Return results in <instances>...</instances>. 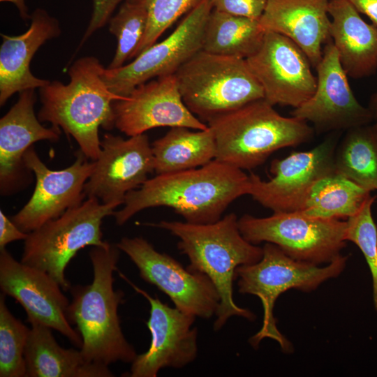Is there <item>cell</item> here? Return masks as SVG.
Here are the masks:
<instances>
[{
  "instance_id": "d4e9b609",
  "label": "cell",
  "mask_w": 377,
  "mask_h": 377,
  "mask_svg": "<svg viewBox=\"0 0 377 377\" xmlns=\"http://www.w3.org/2000/svg\"><path fill=\"white\" fill-rule=\"evenodd\" d=\"M182 126L172 127L152 145L154 172L163 175L201 167L216 157L214 132L208 126L193 131Z\"/></svg>"
},
{
  "instance_id": "cb8c5ba5",
  "label": "cell",
  "mask_w": 377,
  "mask_h": 377,
  "mask_svg": "<svg viewBox=\"0 0 377 377\" xmlns=\"http://www.w3.org/2000/svg\"><path fill=\"white\" fill-rule=\"evenodd\" d=\"M31 324L24 350L26 377H112L105 365L87 361L80 350L64 348L50 327L37 321Z\"/></svg>"
},
{
  "instance_id": "30bf717a",
  "label": "cell",
  "mask_w": 377,
  "mask_h": 377,
  "mask_svg": "<svg viewBox=\"0 0 377 377\" xmlns=\"http://www.w3.org/2000/svg\"><path fill=\"white\" fill-rule=\"evenodd\" d=\"M117 245L138 267L140 277L168 296L179 311L203 319L216 314L220 297L206 274L184 267L142 237H125Z\"/></svg>"
},
{
  "instance_id": "4fadbf2b",
  "label": "cell",
  "mask_w": 377,
  "mask_h": 377,
  "mask_svg": "<svg viewBox=\"0 0 377 377\" xmlns=\"http://www.w3.org/2000/svg\"><path fill=\"white\" fill-rule=\"evenodd\" d=\"M119 274L149 303L146 324L151 338L149 349L137 355L129 371L122 376L156 377L163 368L181 369L193 362L198 355V330L193 327L196 317L169 306L138 287L121 272Z\"/></svg>"
},
{
  "instance_id": "836d02e7",
  "label": "cell",
  "mask_w": 377,
  "mask_h": 377,
  "mask_svg": "<svg viewBox=\"0 0 377 377\" xmlns=\"http://www.w3.org/2000/svg\"><path fill=\"white\" fill-rule=\"evenodd\" d=\"M125 0H93V10L88 27L77 50L98 29L108 23L117 6Z\"/></svg>"
},
{
  "instance_id": "ba28073f",
  "label": "cell",
  "mask_w": 377,
  "mask_h": 377,
  "mask_svg": "<svg viewBox=\"0 0 377 377\" xmlns=\"http://www.w3.org/2000/svg\"><path fill=\"white\" fill-rule=\"evenodd\" d=\"M116 207L88 198L68 209L28 234L21 262L45 272L62 290H69L71 285L65 276L67 265L82 249L108 244L103 239L101 225Z\"/></svg>"
},
{
  "instance_id": "74e56055",
  "label": "cell",
  "mask_w": 377,
  "mask_h": 377,
  "mask_svg": "<svg viewBox=\"0 0 377 377\" xmlns=\"http://www.w3.org/2000/svg\"><path fill=\"white\" fill-rule=\"evenodd\" d=\"M369 108L374 114V119H377V93L371 98Z\"/></svg>"
},
{
  "instance_id": "5b68a950",
  "label": "cell",
  "mask_w": 377,
  "mask_h": 377,
  "mask_svg": "<svg viewBox=\"0 0 377 377\" xmlns=\"http://www.w3.org/2000/svg\"><path fill=\"white\" fill-rule=\"evenodd\" d=\"M214 134L215 158L242 170L263 164L274 151L310 140L306 121L278 113L265 98L209 121Z\"/></svg>"
},
{
  "instance_id": "e0dca14e",
  "label": "cell",
  "mask_w": 377,
  "mask_h": 377,
  "mask_svg": "<svg viewBox=\"0 0 377 377\" xmlns=\"http://www.w3.org/2000/svg\"><path fill=\"white\" fill-rule=\"evenodd\" d=\"M316 68V91L291 112L293 117L312 123L319 132L348 130L367 125L374 119L370 108L362 105L354 96L332 38L325 44Z\"/></svg>"
},
{
  "instance_id": "d590c367",
  "label": "cell",
  "mask_w": 377,
  "mask_h": 377,
  "mask_svg": "<svg viewBox=\"0 0 377 377\" xmlns=\"http://www.w3.org/2000/svg\"><path fill=\"white\" fill-rule=\"evenodd\" d=\"M360 13L366 15L377 26V0H347Z\"/></svg>"
},
{
  "instance_id": "52a82bcc",
  "label": "cell",
  "mask_w": 377,
  "mask_h": 377,
  "mask_svg": "<svg viewBox=\"0 0 377 377\" xmlns=\"http://www.w3.org/2000/svg\"><path fill=\"white\" fill-rule=\"evenodd\" d=\"M175 75L185 105L207 122L264 98L263 89L245 59L202 50Z\"/></svg>"
},
{
  "instance_id": "4dcf8cb0",
  "label": "cell",
  "mask_w": 377,
  "mask_h": 377,
  "mask_svg": "<svg viewBox=\"0 0 377 377\" xmlns=\"http://www.w3.org/2000/svg\"><path fill=\"white\" fill-rule=\"evenodd\" d=\"M376 198L370 195L360 209L347 219L345 238L353 242L366 259L372 277L374 306L377 311V227L371 214Z\"/></svg>"
},
{
  "instance_id": "7c38bea8",
  "label": "cell",
  "mask_w": 377,
  "mask_h": 377,
  "mask_svg": "<svg viewBox=\"0 0 377 377\" xmlns=\"http://www.w3.org/2000/svg\"><path fill=\"white\" fill-rule=\"evenodd\" d=\"M336 136L308 151H294L270 164L272 178L264 181L251 173L249 195L274 212L302 210L309 192L319 179L335 172Z\"/></svg>"
},
{
  "instance_id": "7402d4cb",
  "label": "cell",
  "mask_w": 377,
  "mask_h": 377,
  "mask_svg": "<svg viewBox=\"0 0 377 377\" xmlns=\"http://www.w3.org/2000/svg\"><path fill=\"white\" fill-rule=\"evenodd\" d=\"M36 101L35 89L19 93L14 105L0 119V186L5 193L19 179L23 166V156L34 143L40 140L56 142L61 129L42 126L36 117L34 106Z\"/></svg>"
},
{
  "instance_id": "f546056e",
  "label": "cell",
  "mask_w": 377,
  "mask_h": 377,
  "mask_svg": "<svg viewBox=\"0 0 377 377\" xmlns=\"http://www.w3.org/2000/svg\"><path fill=\"white\" fill-rule=\"evenodd\" d=\"M29 328L7 307L0 296V377H26L24 350Z\"/></svg>"
},
{
  "instance_id": "83f0119b",
  "label": "cell",
  "mask_w": 377,
  "mask_h": 377,
  "mask_svg": "<svg viewBox=\"0 0 377 377\" xmlns=\"http://www.w3.org/2000/svg\"><path fill=\"white\" fill-rule=\"evenodd\" d=\"M334 169L369 191L377 190V131L374 126L348 130L336 148Z\"/></svg>"
},
{
  "instance_id": "484cf974",
  "label": "cell",
  "mask_w": 377,
  "mask_h": 377,
  "mask_svg": "<svg viewBox=\"0 0 377 377\" xmlns=\"http://www.w3.org/2000/svg\"><path fill=\"white\" fill-rule=\"evenodd\" d=\"M265 34L259 20L212 9L205 25L202 50L246 59L259 49Z\"/></svg>"
},
{
  "instance_id": "277c9868",
  "label": "cell",
  "mask_w": 377,
  "mask_h": 377,
  "mask_svg": "<svg viewBox=\"0 0 377 377\" xmlns=\"http://www.w3.org/2000/svg\"><path fill=\"white\" fill-rule=\"evenodd\" d=\"M104 69L97 58L84 57L70 67L68 84L54 80L39 88V121L50 122L72 136L92 161L101 150L99 128L114 127L113 102L126 98L109 89L102 77Z\"/></svg>"
},
{
  "instance_id": "603a6c76",
  "label": "cell",
  "mask_w": 377,
  "mask_h": 377,
  "mask_svg": "<svg viewBox=\"0 0 377 377\" xmlns=\"http://www.w3.org/2000/svg\"><path fill=\"white\" fill-rule=\"evenodd\" d=\"M330 35L341 64L355 79L377 70V26L366 22L347 0H330Z\"/></svg>"
},
{
  "instance_id": "5bb4252c",
  "label": "cell",
  "mask_w": 377,
  "mask_h": 377,
  "mask_svg": "<svg viewBox=\"0 0 377 377\" xmlns=\"http://www.w3.org/2000/svg\"><path fill=\"white\" fill-rule=\"evenodd\" d=\"M246 60L263 89L264 98L273 106L297 108L316 91L317 79L308 57L282 34L265 31L259 49Z\"/></svg>"
},
{
  "instance_id": "d6986e66",
  "label": "cell",
  "mask_w": 377,
  "mask_h": 377,
  "mask_svg": "<svg viewBox=\"0 0 377 377\" xmlns=\"http://www.w3.org/2000/svg\"><path fill=\"white\" fill-rule=\"evenodd\" d=\"M112 107L114 127L129 137L157 127L208 128L184 103L175 74L137 86L125 99L114 101Z\"/></svg>"
},
{
  "instance_id": "4316f807",
  "label": "cell",
  "mask_w": 377,
  "mask_h": 377,
  "mask_svg": "<svg viewBox=\"0 0 377 377\" xmlns=\"http://www.w3.org/2000/svg\"><path fill=\"white\" fill-rule=\"evenodd\" d=\"M370 193L335 172L314 183L301 211L318 218L348 219L360 209Z\"/></svg>"
},
{
  "instance_id": "ac0fdd59",
  "label": "cell",
  "mask_w": 377,
  "mask_h": 377,
  "mask_svg": "<svg viewBox=\"0 0 377 377\" xmlns=\"http://www.w3.org/2000/svg\"><path fill=\"white\" fill-rule=\"evenodd\" d=\"M0 288L23 307L28 321L45 325L81 347V336L67 319L70 302L60 285L45 272L17 261L6 248L0 249Z\"/></svg>"
},
{
  "instance_id": "ffe728a7",
  "label": "cell",
  "mask_w": 377,
  "mask_h": 377,
  "mask_svg": "<svg viewBox=\"0 0 377 377\" xmlns=\"http://www.w3.org/2000/svg\"><path fill=\"white\" fill-rule=\"evenodd\" d=\"M330 0H267L259 22L263 29L282 34L294 42L316 67L323 45L331 39Z\"/></svg>"
},
{
  "instance_id": "f1b7e54d",
  "label": "cell",
  "mask_w": 377,
  "mask_h": 377,
  "mask_svg": "<svg viewBox=\"0 0 377 377\" xmlns=\"http://www.w3.org/2000/svg\"><path fill=\"white\" fill-rule=\"evenodd\" d=\"M148 22L147 0H125L111 17L109 31L117 40L114 56L107 68H117L134 59L145 36Z\"/></svg>"
},
{
  "instance_id": "3957f363",
  "label": "cell",
  "mask_w": 377,
  "mask_h": 377,
  "mask_svg": "<svg viewBox=\"0 0 377 377\" xmlns=\"http://www.w3.org/2000/svg\"><path fill=\"white\" fill-rule=\"evenodd\" d=\"M121 250L117 244L93 246L89 258L93 280L88 285L71 286L72 295L66 317L75 325L82 338L80 351L89 362L109 365L131 363L138 355L125 338L118 316L124 302L121 290L113 286V273L117 270Z\"/></svg>"
},
{
  "instance_id": "8fae6325",
  "label": "cell",
  "mask_w": 377,
  "mask_h": 377,
  "mask_svg": "<svg viewBox=\"0 0 377 377\" xmlns=\"http://www.w3.org/2000/svg\"><path fill=\"white\" fill-rule=\"evenodd\" d=\"M212 9L210 0H200L163 40L156 42L128 64L105 68L102 77L109 89L126 97L142 83L175 74L202 50L205 25Z\"/></svg>"
},
{
  "instance_id": "7a4b0ae2",
  "label": "cell",
  "mask_w": 377,
  "mask_h": 377,
  "mask_svg": "<svg viewBox=\"0 0 377 377\" xmlns=\"http://www.w3.org/2000/svg\"><path fill=\"white\" fill-rule=\"evenodd\" d=\"M145 225L164 229L178 237L177 248L190 262L187 268L206 274L214 283L220 297L214 331L221 330L232 316L256 318L252 311L236 304L232 285L236 269L258 262L263 249L243 237L235 213L210 223L161 221Z\"/></svg>"
},
{
  "instance_id": "d6a6232c",
  "label": "cell",
  "mask_w": 377,
  "mask_h": 377,
  "mask_svg": "<svg viewBox=\"0 0 377 377\" xmlns=\"http://www.w3.org/2000/svg\"><path fill=\"white\" fill-rule=\"evenodd\" d=\"M213 9L225 13L259 20L267 0H210Z\"/></svg>"
},
{
  "instance_id": "2e32d148",
  "label": "cell",
  "mask_w": 377,
  "mask_h": 377,
  "mask_svg": "<svg viewBox=\"0 0 377 377\" xmlns=\"http://www.w3.org/2000/svg\"><path fill=\"white\" fill-rule=\"evenodd\" d=\"M101 147L84 193L87 198L117 207L128 192L141 186L154 172L151 145L145 133L128 139L106 133Z\"/></svg>"
},
{
  "instance_id": "f35d334b",
  "label": "cell",
  "mask_w": 377,
  "mask_h": 377,
  "mask_svg": "<svg viewBox=\"0 0 377 377\" xmlns=\"http://www.w3.org/2000/svg\"><path fill=\"white\" fill-rule=\"evenodd\" d=\"M376 119V124L374 125V128H376V130L377 131V119Z\"/></svg>"
},
{
  "instance_id": "1f68e13d",
  "label": "cell",
  "mask_w": 377,
  "mask_h": 377,
  "mask_svg": "<svg viewBox=\"0 0 377 377\" xmlns=\"http://www.w3.org/2000/svg\"><path fill=\"white\" fill-rule=\"evenodd\" d=\"M200 0H147L148 22L135 57L156 43L159 37Z\"/></svg>"
},
{
  "instance_id": "44dd1931",
  "label": "cell",
  "mask_w": 377,
  "mask_h": 377,
  "mask_svg": "<svg viewBox=\"0 0 377 377\" xmlns=\"http://www.w3.org/2000/svg\"><path fill=\"white\" fill-rule=\"evenodd\" d=\"M30 20L29 29L22 34H1V106L17 92L40 88L50 82L34 76L31 72L30 64L34 55L42 45L60 35L59 22L40 8L34 10Z\"/></svg>"
},
{
  "instance_id": "9a60e30c",
  "label": "cell",
  "mask_w": 377,
  "mask_h": 377,
  "mask_svg": "<svg viewBox=\"0 0 377 377\" xmlns=\"http://www.w3.org/2000/svg\"><path fill=\"white\" fill-rule=\"evenodd\" d=\"M80 150L70 166L59 170L48 168L33 146L23 156L25 168L36 177L34 193L27 203L14 216L12 221L23 232L29 233L45 223L79 205L86 197L84 186L94 168V161Z\"/></svg>"
},
{
  "instance_id": "6da1fadb",
  "label": "cell",
  "mask_w": 377,
  "mask_h": 377,
  "mask_svg": "<svg viewBox=\"0 0 377 377\" xmlns=\"http://www.w3.org/2000/svg\"><path fill=\"white\" fill-rule=\"evenodd\" d=\"M251 177L243 170L216 158L191 170L157 175L128 192L124 207L114 212L119 226L149 207H168L191 223L217 221L229 205L249 195Z\"/></svg>"
},
{
  "instance_id": "8d00e7d4",
  "label": "cell",
  "mask_w": 377,
  "mask_h": 377,
  "mask_svg": "<svg viewBox=\"0 0 377 377\" xmlns=\"http://www.w3.org/2000/svg\"><path fill=\"white\" fill-rule=\"evenodd\" d=\"M1 2H10L13 3L17 8L21 18L25 21L30 19L31 15L28 13V8L25 0H0Z\"/></svg>"
},
{
  "instance_id": "9c48e42d",
  "label": "cell",
  "mask_w": 377,
  "mask_h": 377,
  "mask_svg": "<svg viewBox=\"0 0 377 377\" xmlns=\"http://www.w3.org/2000/svg\"><path fill=\"white\" fill-rule=\"evenodd\" d=\"M238 225L249 242L274 244L292 258L317 265L331 263L346 246V221L314 217L301 210L260 218L244 214Z\"/></svg>"
},
{
  "instance_id": "8992f818",
  "label": "cell",
  "mask_w": 377,
  "mask_h": 377,
  "mask_svg": "<svg viewBox=\"0 0 377 377\" xmlns=\"http://www.w3.org/2000/svg\"><path fill=\"white\" fill-rule=\"evenodd\" d=\"M262 258L257 263L239 266L235 280L242 294L258 297L263 307L260 330L249 339L256 348L263 339L276 341L285 353L291 351V344L280 332L274 316L277 298L290 289L311 292L323 282L339 276L346 266L348 256L340 255L325 266L292 258L276 245L266 242Z\"/></svg>"
},
{
  "instance_id": "e575fe53",
  "label": "cell",
  "mask_w": 377,
  "mask_h": 377,
  "mask_svg": "<svg viewBox=\"0 0 377 377\" xmlns=\"http://www.w3.org/2000/svg\"><path fill=\"white\" fill-rule=\"evenodd\" d=\"M28 234L22 231L0 210V249L12 242L26 239Z\"/></svg>"
}]
</instances>
